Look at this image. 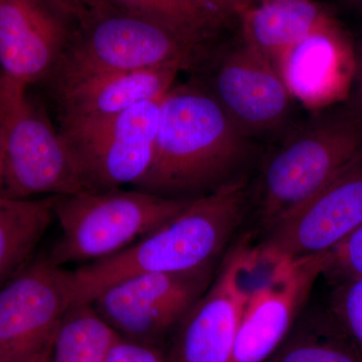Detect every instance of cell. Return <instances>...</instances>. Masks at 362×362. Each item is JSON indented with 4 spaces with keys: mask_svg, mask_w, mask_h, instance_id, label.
<instances>
[{
    "mask_svg": "<svg viewBox=\"0 0 362 362\" xmlns=\"http://www.w3.org/2000/svg\"><path fill=\"white\" fill-rule=\"evenodd\" d=\"M250 139L199 83L175 85L161 100L151 164L133 188L187 201L209 194L239 176Z\"/></svg>",
    "mask_w": 362,
    "mask_h": 362,
    "instance_id": "cell-1",
    "label": "cell"
},
{
    "mask_svg": "<svg viewBox=\"0 0 362 362\" xmlns=\"http://www.w3.org/2000/svg\"><path fill=\"white\" fill-rule=\"evenodd\" d=\"M247 197V178L237 176L123 251L74 269L73 306L89 305L111 286L142 274L216 266L242 223Z\"/></svg>",
    "mask_w": 362,
    "mask_h": 362,
    "instance_id": "cell-2",
    "label": "cell"
},
{
    "mask_svg": "<svg viewBox=\"0 0 362 362\" xmlns=\"http://www.w3.org/2000/svg\"><path fill=\"white\" fill-rule=\"evenodd\" d=\"M362 159V110L346 101L289 131L264 161L256 187L267 230Z\"/></svg>",
    "mask_w": 362,
    "mask_h": 362,
    "instance_id": "cell-3",
    "label": "cell"
},
{
    "mask_svg": "<svg viewBox=\"0 0 362 362\" xmlns=\"http://www.w3.org/2000/svg\"><path fill=\"white\" fill-rule=\"evenodd\" d=\"M192 201L135 188L57 195L52 211L59 235L47 257L65 268L108 258L160 228Z\"/></svg>",
    "mask_w": 362,
    "mask_h": 362,
    "instance_id": "cell-4",
    "label": "cell"
},
{
    "mask_svg": "<svg viewBox=\"0 0 362 362\" xmlns=\"http://www.w3.org/2000/svg\"><path fill=\"white\" fill-rule=\"evenodd\" d=\"M209 47L188 42L159 21L112 6L78 21L63 58L47 82L180 64L192 71Z\"/></svg>",
    "mask_w": 362,
    "mask_h": 362,
    "instance_id": "cell-5",
    "label": "cell"
},
{
    "mask_svg": "<svg viewBox=\"0 0 362 362\" xmlns=\"http://www.w3.org/2000/svg\"><path fill=\"white\" fill-rule=\"evenodd\" d=\"M30 86L0 71V147L4 165L1 194L33 199L86 190L75 159L28 95Z\"/></svg>",
    "mask_w": 362,
    "mask_h": 362,
    "instance_id": "cell-6",
    "label": "cell"
},
{
    "mask_svg": "<svg viewBox=\"0 0 362 362\" xmlns=\"http://www.w3.org/2000/svg\"><path fill=\"white\" fill-rule=\"evenodd\" d=\"M161 100L107 118L59 126L86 190L133 187L141 180L153 157Z\"/></svg>",
    "mask_w": 362,
    "mask_h": 362,
    "instance_id": "cell-7",
    "label": "cell"
},
{
    "mask_svg": "<svg viewBox=\"0 0 362 362\" xmlns=\"http://www.w3.org/2000/svg\"><path fill=\"white\" fill-rule=\"evenodd\" d=\"M209 52L213 58L206 52L197 64H209L206 80L195 82L209 90L240 132L258 137L280 132L289 124L296 100L270 59L243 39Z\"/></svg>",
    "mask_w": 362,
    "mask_h": 362,
    "instance_id": "cell-8",
    "label": "cell"
},
{
    "mask_svg": "<svg viewBox=\"0 0 362 362\" xmlns=\"http://www.w3.org/2000/svg\"><path fill=\"white\" fill-rule=\"evenodd\" d=\"M214 267L137 275L100 293L90 305L119 337L163 345L209 289Z\"/></svg>",
    "mask_w": 362,
    "mask_h": 362,
    "instance_id": "cell-9",
    "label": "cell"
},
{
    "mask_svg": "<svg viewBox=\"0 0 362 362\" xmlns=\"http://www.w3.org/2000/svg\"><path fill=\"white\" fill-rule=\"evenodd\" d=\"M255 246L240 243L168 340L169 362H230L243 312L259 272Z\"/></svg>",
    "mask_w": 362,
    "mask_h": 362,
    "instance_id": "cell-10",
    "label": "cell"
},
{
    "mask_svg": "<svg viewBox=\"0 0 362 362\" xmlns=\"http://www.w3.org/2000/svg\"><path fill=\"white\" fill-rule=\"evenodd\" d=\"M71 307V270L33 259L0 288V362H28L47 349Z\"/></svg>",
    "mask_w": 362,
    "mask_h": 362,
    "instance_id": "cell-11",
    "label": "cell"
},
{
    "mask_svg": "<svg viewBox=\"0 0 362 362\" xmlns=\"http://www.w3.org/2000/svg\"><path fill=\"white\" fill-rule=\"evenodd\" d=\"M327 252L297 261L259 263L258 275L240 318L230 362H267L293 327Z\"/></svg>",
    "mask_w": 362,
    "mask_h": 362,
    "instance_id": "cell-12",
    "label": "cell"
},
{
    "mask_svg": "<svg viewBox=\"0 0 362 362\" xmlns=\"http://www.w3.org/2000/svg\"><path fill=\"white\" fill-rule=\"evenodd\" d=\"M362 226V159L270 228L255 246L263 263L325 254Z\"/></svg>",
    "mask_w": 362,
    "mask_h": 362,
    "instance_id": "cell-13",
    "label": "cell"
},
{
    "mask_svg": "<svg viewBox=\"0 0 362 362\" xmlns=\"http://www.w3.org/2000/svg\"><path fill=\"white\" fill-rule=\"evenodd\" d=\"M78 23L58 0H0V71L30 87L47 82Z\"/></svg>",
    "mask_w": 362,
    "mask_h": 362,
    "instance_id": "cell-14",
    "label": "cell"
},
{
    "mask_svg": "<svg viewBox=\"0 0 362 362\" xmlns=\"http://www.w3.org/2000/svg\"><path fill=\"white\" fill-rule=\"evenodd\" d=\"M275 66L296 101L322 110L349 97L356 49L335 21L288 49Z\"/></svg>",
    "mask_w": 362,
    "mask_h": 362,
    "instance_id": "cell-15",
    "label": "cell"
},
{
    "mask_svg": "<svg viewBox=\"0 0 362 362\" xmlns=\"http://www.w3.org/2000/svg\"><path fill=\"white\" fill-rule=\"evenodd\" d=\"M181 71L180 64L106 74L52 85L59 126L98 120L135 105L164 97Z\"/></svg>",
    "mask_w": 362,
    "mask_h": 362,
    "instance_id": "cell-16",
    "label": "cell"
},
{
    "mask_svg": "<svg viewBox=\"0 0 362 362\" xmlns=\"http://www.w3.org/2000/svg\"><path fill=\"white\" fill-rule=\"evenodd\" d=\"M238 20L242 39L274 65L293 45L335 21L314 0L257 1L243 9Z\"/></svg>",
    "mask_w": 362,
    "mask_h": 362,
    "instance_id": "cell-17",
    "label": "cell"
},
{
    "mask_svg": "<svg viewBox=\"0 0 362 362\" xmlns=\"http://www.w3.org/2000/svg\"><path fill=\"white\" fill-rule=\"evenodd\" d=\"M54 197L13 199L0 194V288L33 259L54 221Z\"/></svg>",
    "mask_w": 362,
    "mask_h": 362,
    "instance_id": "cell-18",
    "label": "cell"
},
{
    "mask_svg": "<svg viewBox=\"0 0 362 362\" xmlns=\"http://www.w3.org/2000/svg\"><path fill=\"white\" fill-rule=\"evenodd\" d=\"M267 362H362V354L328 311L295 324Z\"/></svg>",
    "mask_w": 362,
    "mask_h": 362,
    "instance_id": "cell-19",
    "label": "cell"
},
{
    "mask_svg": "<svg viewBox=\"0 0 362 362\" xmlns=\"http://www.w3.org/2000/svg\"><path fill=\"white\" fill-rule=\"evenodd\" d=\"M117 337L90 304L71 307L54 333L51 362H105Z\"/></svg>",
    "mask_w": 362,
    "mask_h": 362,
    "instance_id": "cell-20",
    "label": "cell"
},
{
    "mask_svg": "<svg viewBox=\"0 0 362 362\" xmlns=\"http://www.w3.org/2000/svg\"><path fill=\"white\" fill-rule=\"evenodd\" d=\"M110 6L159 21L188 42L209 47L216 30L181 0H106Z\"/></svg>",
    "mask_w": 362,
    "mask_h": 362,
    "instance_id": "cell-21",
    "label": "cell"
},
{
    "mask_svg": "<svg viewBox=\"0 0 362 362\" xmlns=\"http://www.w3.org/2000/svg\"><path fill=\"white\" fill-rule=\"evenodd\" d=\"M333 287L329 311L362 354V277Z\"/></svg>",
    "mask_w": 362,
    "mask_h": 362,
    "instance_id": "cell-22",
    "label": "cell"
},
{
    "mask_svg": "<svg viewBox=\"0 0 362 362\" xmlns=\"http://www.w3.org/2000/svg\"><path fill=\"white\" fill-rule=\"evenodd\" d=\"M322 275L332 286L362 277V226L327 252Z\"/></svg>",
    "mask_w": 362,
    "mask_h": 362,
    "instance_id": "cell-23",
    "label": "cell"
},
{
    "mask_svg": "<svg viewBox=\"0 0 362 362\" xmlns=\"http://www.w3.org/2000/svg\"><path fill=\"white\" fill-rule=\"evenodd\" d=\"M105 362H169L166 346L117 337Z\"/></svg>",
    "mask_w": 362,
    "mask_h": 362,
    "instance_id": "cell-24",
    "label": "cell"
},
{
    "mask_svg": "<svg viewBox=\"0 0 362 362\" xmlns=\"http://www.w3.org/2000/svg\"><path fill=\"white\" fill-rule=\"evenodd\" d=\"M197 11L216 32L239 18L246 6L240 0H181Z\"/></svg>",
    "mask_w": 362,
    "mask_h": 362,
    "instance_id": "cell-25",
    "label": "cell"
},
{
    "mask_svg": "<svg viewBox=\"0 0 362 362\" xmlns=\"http://www.w3.org/2000/svg\"><path fill=\"white\" fill-rule=\"evenodd\" d=\"M349 101L362 110V40L356 49V71Z\"/></svg>",
    "mask_w": 362,
    "mask_h": 362,
    "instance_id": "cell-26",
    "label": "cell"
},
{
    "mask_svg": "<svg viewBox=\"0 0 362 362\" xmlns=\"http://www.w3.org/2000/svg\"><path fill=\"white\" fill-rule=\"evenodd\" d=\"M58 1L64 4L66 8L70 9L71 13L77 16L78 21L95 9L110 6L106 0H58Z\"/></svg>",
    "mask_w": 362,
    "mask_h": 362,
    "instance_id": "cell-27",
    "label": "cell"
},
{
    "mask_svg": "<svg viewBox=\"0 0 362 362\" xmlns=\"http://www.w3.org/2000/svg\"><path fill=\"white\" fill-rule=\"evenodd\" d=\"M51 349L52 344L45 349L44 351L40 352L37 356L33 357L28 362H51Z\"/></svg>",
    "mask_w": 362,
    "mask_h": 362,
    "instance_id": "cell-28",
    "label": "cell"
},
{
    "mask_svg": "<svg viewBox=\"0 0 362 362\" xmlns=\"http://www.w3.org/2000/svg\"><path fill=\"white\" fill-rule=\"evenodd\" d=\"M4 156H2V150L0 147V194L4 192Z\"/></svg>",
    "mask_w": 362,
    "mask_h": 362,
    "instance_id": "cell-29",
    "label": "cell"
},
{
    "mask_svg": "<svg viewBox=\"0 0 362 362\" xmlns=\"http://www.w3.org/2000/svg\"><path fill=\"white\" fill-rule=\"evenodd\" d=\"M351 6L362 11V0H347Z\"/></svg>",
    "mask_w": 362,
    "mask_h": 362,
    "instance_id": "cell-30",
    "label": "cell"
},
{
    "mask_svg": "<svg viewBox=\"0 0 362 362\" xmlns=\"http://www.w3.org/2000/svg\"><path fill=\"white\" fill-rule=\"evenodd\" d=\"M240 1L246 7L252 4V0H240Z\"/></svg>",
    "mask_w": 362,
    "mask_h": 362,
    "instance_id": "cell-31",
    "label": "cell"
},
{
    "mask_svg": "<svg viewBox=\"0 0 362 362\" xmlns=\"http://www.w3.org/2000/svg\"><path fill=\"white\" fill-rule=\"evenodd\" d=\"M257 1H272V0H257Z\"/></svg>",
    "mask_w": 362,
    "mask_h": 362,
    "instance_id": "cell-32",
    "label": "cell"
}]
</instances>
